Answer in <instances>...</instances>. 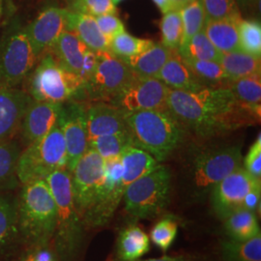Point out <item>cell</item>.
<instances>
[{
  "label": "cell",
  "mask_w": 261,
  "mask_h": 261,
  "mask_svg": "<svg viewBox=\"0 0 261 261\" xmlns=\"http://www.w3.org/2000/svg\"><path fill=\"white\" fill-rule=\"evenodd\" d=\"M37 58L25 28H9L0 40V85L16 87L31 72Z\"/></svg>",
  "instance_id": "obj_9"
},
{
  "label": "cell",
  "mask_w": 261,
  "mask_h": 261,
  "mask_svg": "<svg viewBox=\"0 0 261 261\" xmlns=\"http://www.w3.org/2000/svg\"><path fill=\"white\" fill-rule=\"evenodd\" d=\"M126 112L114 105L97 103L85 110L88 142L99 137L128 130Z\"/></svg>",
  "instance_id": "obj_18"
},
{
  "label": "cell",
  "mask_w": 261,
  "mask_h": 261,
  "mask_svg": "<svg viewBox=\"0 0 261 261\" xmlns=\"http://www.w3.org/2000/svg\"><path fill=\"white\" fill-rule=\"evenodd\" d=\"M24 261H56L53 253L44 248H37V250L31 254Z\"/></svg>",
  "instance_id": "obj_46"
},
{
  "label": "cell",
  "mask_w": 261,
  "mask_h": 261,
  "mask_svg": "<svg viewBox=\"0 0 261 261\" xmlns=\"http://www.w3.org/2000/svg\"><path fill=\"white\" fill-rule=\"evenodd\" d=\"M240 19H206L203 31L214 47L222 54L241 50L238 36Z\"/></svg>",
  "instance_id": "obj_24"
},
{
  "label": "cell",
  "mask_w": 261,
  "mask_h": 261,
  "mask_svg": "<svg viewBox=\"0 0 261 261\" xmlns=\"http://www.w3.org/2000/svg\"><path fill=\"white\" fill-rule=\"evenodd\" d=\"M241 164L239 146H222L199 152L191 166L193 195L196 197L205 196L221 180L242 167Z\"/></svg>",
  "instance_id": "obj_8"
},
{
  "label": "cell",
  "mask_w": 261,
  "mask_h": 261,
  "mask_svg": "<svg viewBox=\"0 0 261 261\" xmlns=\"http://www.w3.org/2000/svg\"><path fill=\"white\" fill-rule=\"evenodd\" d=\"M221 250L224 261H261V233L247 241L227 239Z\"/></svg>",
  "instance_id": "obj_31"
},
{
  "label": "cell",
  "mask_w": 261,
  "mask_h": 261,
  "mask_svg": "<svg viewBox=\"0 0 261 261\" xmlns=\"http://www.w3.org/2000/svg\"><path fill=\"white\" fill-rule=\"evenodd\" d=\"M69 10L48 7L25 28L30 44L37 57L51 47L60 35L67 30Z\"/></svg>",
  "instance_id": "obj_16"
},
{
  "label": "cell",
  "mask_w": 261,
  "mask_h": 261,
  "mask_svg": "<svg viewBox=\"0 0 261 261\" xmlns=\"http://www.w3.org/2000/svg\"><path fill=\"white\" fill-rule=\"evenodd\" d=\"M153 2L156 4V6L163 13V15L168 13L169 11H171V10H173L169 0H153Z\"/></svg>",
  "instance_id": "obj_47"
},
{
  "label": "cell",
  "mask_w": 261,
  "mask_h": 261,
  "mask_svg": "<svg viewBox=\"0 0 261 261\" xmlns=\"http://www.w3.org/2000/svg\"><path fill=\"white\" fill-rule=\"evenodd\" d=\"M75 208L82 220L93 207L105 179V160L88 148L71 171Z\"/></svg>",
  "instance_id": "obj_11"
},
{
  "label": "cell",
  "mask_w": 261,
  "mask_h": 261,
  "mask_svg": "<svg viewBox=\"0 0 261 261\" xmlns=\"http://www.w3.org/2000/svg\"><path fill=\"white\" fill-rule=\"evenodd\" d=\"M177 49H171L161 43L154 45L138 56L123 59L135 75L156 77L159 72Z\"/></svg>",
  "instance_id": "obj_22"
},
{
  "label": "cell",
  "mask_w": 261,
  "mask_h": 261,
  "mask_svg": "<svg viewBox=\"0 0 261 261\" xmlns=\"http://www.w3.org/2000/svg\"><path fill=\"white\" fill-rule=\"evenodd\" d=\"M161 44L171 49H178L183 39V22L180 10H171L164 14L160 22Z\"/></svg>",
  "instance_id": "obj_38"
},
{
  "label": "cell",
  "mask_w": 261,
  "mask_h": 261,
  "mask_svg": "<svg viewBox=\"0 0 261 261\" xmlns=\"http://www.w3.org/2000/svg\"><path fill=\"white\" fill-rule=\"evenodd\" d=\"M67 30L74 32L87 47L94 51L110 50V41L102 33L96 19L92 16L69 10Z\"/></svg>",
  "instance_id": "obj_21"
},
{
  "label": "cell",
  "mask_w": 261,
  "mask_h": 261,
  "mask_svg": "<svg viewBox=\"0 0 261 261\" xmlns=\"http://www.w3.org/2000/svg\"><path fill=\"white\" fill-rule=\"evenodd\" d=\"M260 199L261 188H255L245 196L242 208L250 210L256 214L257 210H259L260 207Z\"/></svg>",
  "instance_id": "obj_45"
},
{
  "label": "cell",
  "mask_w": 261,
  "mask_h": 261,
  "mask_svg": "<svg viewBox=\"0 0 261 261\" xmlns=\"http://www.w3.org/2000/svg\"><path fill=\"white\" fill-rule=\"evenodd\" d=\"M49 49L60 65L79 77H81L86 61L93 51L74 32L68 30L60 35Z\"/></svg>",
  "instance_id": "obj_20"
},
{
  "label": "cell",
  "mask_w": 261,
  "mask_h": 261,
  "mask_svg": "<svg viewBox=\"0 0 261 261\" xmlns=\"http://www.w3.org/2000/svg\"><path fill=\"white\" fill-rule=\"evenodd\" d=\"M182 58H191L197 60H208L219 62L222 56L214 45L207 38L204 31H200L187 43L181 45L177 49Z\"/></svg>",
  "instance_id": "obj_35"
},
{
  "label": "cell",
  "mask_w": 261,
  "mask_h": 261,
  "mask_svg": "<svg viewBox=\"0 0 261 261\" xmlns=\"http://www.w3.org/2000/svg\"><path fill=\"white\" fill-rule=\"evenodd\" d=\"M168 108L178 121L203 138L226 134L260 119V111L240 102L227 87L169 88Z\"/></svg>",
  "instance_id": "obj_1"
},
{
  "label": "cell",
  "mask_w": 261,
  "mask_h": 261,
  "mask_svg": "<svg viewBox=\"0 0 261 261\" xmlns=\"http://www.w3.org/2000/svg\"><path fill=\"white\" fill-rule=\"evenodd\" d=\"M125 120L133 145L165 161L177 148L183 138L181 123L169 111L126 112Z\"/></svg>",
  "instance_id": "obj_3"
},
{
  "label": "cell",
  "mask_w": 261,
  "mask_h": 261,
  "mask_svg": "<svg viewBox=\"0 0 261 261\" xmlns=\"http://www.w3.org/2000/svg\"><path fill=\"white\" fill-rule=\"evenodd\" d=\"M150 250L148 235L135 224L123 228L116 243L118 261H137Z\"/></svg>",
  "instance_id": "obj_25"
},
{
  "label": "cell",
  "mask_w": 261,
  "mask_h": 261,
  "mask_svg": "<svg viewBox=\"0 0 261 261\" xmlns=\"http://www.w3.org/2000/svg\"><path fill=\"white\" fill-rule=\"evenodd\" d=\"M206 19H241L235 0H200Z\"/></svg>",
  "instance_id": "obj_40"
},
{
  "label": "cell",
  "mask_w": 261,
  "mask_h": 261,
  "mask_svg": "<svg viewBox=\"0 0 261 261\" xmlns=\"http://www.w3.org/2000/svg\"><path fill=\"white\" fill-rule=\"evenodd\" d=\"M97 64L89 80L84 84V90L93 100H112L128 85L134 76L125 61L110 50L97 51Z\"/></svg>",
  "instance_id": "obj_10"
},
{
  "label": "cell",
  "mask_w": 261,
  "mask_h": 261,
  "mask_svg": "<svg viewBox=\"0 0 261 261\" xmlns=\"http://www.w3.org/2000/svg\"><path fill=\"white\" fill-rule=\"evenodd\" d=\"M238 7H252L253 5H256L257 3H259V0H235Z\"/></svg>",
  "instance_id": "obj_50"
},
{
  "label": "cell",
  "mask_w": 261,
  "mask_h": 261,
  "mask_svg": "<svg viewBox=\"0 0 261 261\" xmlns=\"http://www.w3.org/2000/svg\"><path fill=\"white\" fill-rule=\"evenodd\" d=\"M18 235L17 199L0 195V250Z\"/></svg>",
  "instance_id": "obj_34"
},
{
  "label": "cell",
  "mask_w": 261,
  "mask_h": 261,
  "mask_svg": "<svg viewBox=\"0 0 261 261\" xmlns=\"http://www.w3.org/2000/svg\"><path fill=\"white\" fill-rule=\"evenodd\" d=\"M56 205L55 244L63 261H72L80 252L84 239V222L75 208L71 172L67 168L53 171L45 178Z\"/></svg>",
  "instance_id": "obj_4"
},
{
  "label": "cell",
  "mask_w": 261,
  "mask_h": 261,
  "mask_svg": "<svg viewBox=\"0 0 261 261\" xmlns=\"http://www.w3.org/2000/svg\"><path fill=\"white\" fill-rule=\"evenodd\" d=\"M122 176L120 158L105 161L103 187L93 207L83 220L85 227H100L110 222L123 198L125 187Z\"/></svg>",
  "instance_id": "obj_13"
},
{
  "label": "cell",
  "mask_w": 261,
  "mask_h": 261,
  "mask_svg": "<svg viewBox=\"0 0 261 261\" xmlns=\"http://www.w3.org/2000/svg\"><path fill=\"white\" fill-rule=\"evenodd\" d=\"M20 149L16 141H0V191L11 190L18 186V162Z\"/></svg>",
  "instance_id": "obj_29"
},
{
  "label": "cell",
  "mask_w": 261,
  "mask_h": 261,
  "mask_svg": "<svg viewBox=\"0 0 261 261\" xmlns=\"http://www.w3.org/2000/svg\"><path fill=\"white\" fill-rule=\"evenodd\" d=\"M58 125L65 140L66 168L71 172L77 161L89 148L85 109L80 103H73L67 106L63 103Z\"/></svg>",
  "instance_id": "obj_15"
},
{
  "label": "cell",
  "mask_w": 261,
  "mask_h": 261,
  "mask_svg": "<svg viewBox=\"0 0 261 261\" xmlns=\"http://www.w3.org/2000/svg\"><path fill=\"white\" fill-rule=\"evenodd\" d=\"M120 160L123 167L122 183L125 189L130 183L160 166L158 161L153 158L149 153L136 146H129L124 150Z\"/></svg>",
  "instance_id": "obj_26"
},
{
  "label": "cell",
  "mask_w": 261,
  "mask_h": 261,
  "mask_svg": "<svg viewBox=\"0 0 261 261\" xmlns=\"http://www.w3.org/2000/svg\"><path fill=\"white\" fill-rule=\"evenodd\" d=\"M252 177L261 181V137L253 142L247 156L244 159V167Z\"/></svg>",
  "instance_id": "obj_43"
},
{
  "label": "cell",
  "mask_w": 261,
  "mask_h": 261,
  "mask_svg": "<svg viewBox=\"0 0 261 261\" xmlns=\"http://www.w3.org/2000/svg\"><path fill=\"white\" fill-rule=\"evenodd\" d=\"M129 146H134L129 130L99 137L89 141V148L95 150L105 161L120 158L124 150Z\"/></svg>",
  "instance_id": "obj_33"
},
{
  "label": "cell",
  "mask_w": 261,
  "mask_h": 261,
  "mask_svg": "<svg viewBox=\"0 0 261 261\" xmlns=\"http://www.w3.org/2000/svg\"><path fill=\"white\" fill-rule=\"evenodd\" d=\"M173 10H181L195 0H169Z\"/></svg>",
  "instance_id": "obj_49"
},
{
  "label": "cell",
  "mask_w": 261,
  "mask_h": 261,
  "mask_svg": "<svg viewBox=\"0 0 261 261\" xmlns=\"http://www.w3.org/2000/svg\"><path fill=\"white\" fill-rule=\"evenodd\" d=\"M177 232V222L170 218H164L152 227L149 239L163 252H167L175 241Z\"/></svg>",
  "instance_id": "obj_41"
},
{
  "label": "cell",
  "mask_w": 261,
  "mask_h": 261,
  "mask_svg": "<svg viewBox=\"0 0 261 261\" xmlns=\"http://www.w3.org/2000/svg\"><path fill=\"white\" fill-rule=\"evenodd\" d=\"M95 19L102 33L109 41H111L112 38L115 37L116 35L123 33L125 31V27L121 19L116 17L115 15H112V14L103 15V16L96 17Z\"/></svg>",
  "instance_id": "obj_44"
},
{
  "label": "cell",
  "mask_w": 261,
  "mask_h": 261,
  "mask_svg": "<svg viewBox=\"0 0 261 261\" xmlns=\"http://www.w3.org/2000/svg\"><path fill=\"white\" fill-rule=\"evenodd\" d=\"M63 103L32 100L23 114L19 128L27 145L45 137L58 125Z\"/></svg>",
  "instance_id": "obj_17"
},
{
  "label": "cell",
  "mask_w": 261,
  "mask_h": 261,
  "mask_svg": "<svg viewBox=\"0 0 261 261\" xmlns=\"http://www.w3.org/2000/svg\"><path fill=\"white\" fill-rule=\"evenodd\" d=\"M32 98L16 87L0 85V141L9 140L19 128L23 114Z\"/></svg>",
  "instance_id": "obj_19"
},
{
  "label": "cell",
  "mask_w": 261,
  "mask_h": 261,
  "mask_svg": "<svg viewBox=\"0 0 261 261\" xmlns=\"http://www.w3.org/2000/svg\"><path fill=\"white\" fill-rule=\"evenodd\" d=\"M2 8V0H0V10Z\"/></svg>",
  "instance_id": "obj_52"
},
{
  "label": "cell",
  "mask_w": 261,
  "mask_h": 261,
  "mask_svg": "<svg viewBox=\"0 0 261 261\" xmlns=\"http://www.w3.org/2000/svg\"><path fill=\"white\" fill-rule=\"evenodd\" d=\"M255 188H261V181L252 177L242 167L237 168L211 190L210 199L215 213L224 220L242 208L245 196Z\"/></svg>",
  "instance_id": "obj_14"
},
{
  "label": "cell",
  "mask_w": 261,
  "mask_h": 261,
  "mask_svg": "<svg viewBox=\"0 0 261 261\" xmlns=\"http://www.w3.org/2000/svg\"><path fill=\"white\" fill-rule=\"evenodd\" d=\"M84 83L60 65L50 53L39 62L29 79V93L38 102L64 103L82 93Z\"/></svg>",
  "instance_id": "obj_7"
},
{
  "label": "cell",
  "mask_w": 261,
  "mask_h": 261,
  "mask_svg": "<svg viewBox=\"0 0 261 261\" xmlns=\"http://www.w3.org/2000/svg\"><path fill=\"white\" fill-rule=\"evenodd\" d=\"M112 1L114 5H117V4L121 3L122 1H124V0H112Z\"/></svg>",
  "instance_id": "obj_51"
},
{
  "label": "cell",
  "mask_w": 261,
  "mask_h": 261,
  "mask_svg": "<svg viewBox=\"0 0 261 261\" xmlns=\"http://www.w3.org/2000/svg\"><path fill=\"white\" fill-rule=\"evenodd\" d=\"M240 49L252 56H261V25L257 20L241 19L238 22Z\"/></svg>",
  "instance_id": "obj_39"
},
{
  "label": "cell",
  "mask_w": 261,
  "mask_h": 261,
  "mask_svg": "<svg viewBox=\"0 0 261 261\" xmlns=\"http://www.w3.org/2000/svg\"><path fill=\"white\" fill-rule=\"evenodd\" d=\"M0 13H1V10H0Z\"/></svg>",
  "instance_id": "obj_53"
},
{
  "label": "cell",
  "mask_w": 261,
  "mask_h": 261,
  "mask_svg": "<svg viewBox=\"0 0 261 261\" xmlns=\"http://www.w3.org/2000/svg\"><path fill=\"white\" fill-rule=\"evenodd\" d=\"M137 261H187L184 256L182 255H178V256H169V255H164L162 257L159 258H150V259H144V260Z\"/></svg>",
  "instance_id": "obj_48"
},
{
  "label": "cell",
  "mask_w": 261,
  "mask_h": 261,
  "mask_svg": "<svg viewBox=\"0 0 261 261\" xmlns=\"http://www.w3.org/2000/svg\"><path fill=\"white\" fill-rule=\"evenodd\" d=\"M66 167L65 140L59 125H56L45 137L28 144L20 152L17 172L19 182L25 184L45 179L53 171Z\"/></svg>",
  "instance_id": "obj_6"
},
{
  "label": "cell",
  "mask_w": 261,
  "mask_h": 261,
  "mask_svg": "<svg viewBox=\"0 0 261 261\" xmlns=\"http://www.w3.org/2000/svg\"><path fill=\"white\" fill-rule=\"evenodd\" d=\"M70 11L92 16L94 18L103 15H116V5L112 0H71Z\"/></svg>",
  "instance_id": "obj_42"
},
{
  "label": "cell",
  "mask_w": 261,
  "mask_h": 261,
  "mask_svg": "<svg viewBox=\"0 0 261 261\" xmlns=\"http://www.w3.org/2000/svg\"><path fill=\"white\" fill-rule=\"evenodd\" d=\"M169 87L156 77L135 75L112 103L125 112L168 111Z\"/></svg>",
  "instance_id": "obj_12"
},
{
  "label": "cell",
  "mask_w": 261,
  "mask_h": 261,
  "mask_svg": "<svg viewBox=\"0 0 261 261\" xmlns=\"http://www.w3.org/2000/svg\"><path fill=\"white\" fill-rule=\"evenodd\" d=\"M219 63L230 80L260 75V57L247 54L243 50L222 54Z\"/></svg>",
  "instance_id": "obj_28"
},
{
  "label": "cell",
  "mask_w": 261,
  "mask_h": 261,
  "mask_svg": "<svg viewBox=\"0 0 261 261\" xmlns=\"http://www.w3.org/2000/svg\"><path fill=\"white\" fill-rule=\"evenodd\" d=\"M170 190L171 173L167 167L160 165L126 187L122 198L125 211L133 219L157 218L168 208Z\"/></svg>",
  "instance_id": "obj_5"
},
{
  "label": "cell",
  "mask_w": 261,
  "mask_h": 261,
  "mask_svg": "<svg viewBox=\"0 0 261 261\" xmlns=\"http://www.w3.org/2000/svg\"><path fill=\"white\" fill-rule=\"evenodd\" d=\"M154 43L152 40L135 37L124 31L110 41V51L121 59H127L140 55Z\"/></svg>",
  "instance_id": "obj_36"
},
{
  "label": "cell",
  "mask_w": 261,
  "mask_h": 261,
  "mask_svg": "<svg viewBox=\"0 0 261 261\" xmlns=\"http://www.w3.org/2000/svg\"><path fill=\"white\" fill-rule=\"evenodd\" d=\"M18 234L25 242L44 248L54 238L56 205L45 179L23 184L17 199Z\"/></svg>",
  "instance_id": "obj_2"
},
{
  "label": "cell",
  "mask_w": 261,
  "mask_h": 261,
  "mask_svg": "<svg viewBox=\"0 0 261 261\" xmlns=\"http://www.w3.org/2000/svg\"><path fill=\"white\" fill-rule=\"evenodd\" d=\"M224 221V231L230 240L247 241L260 233L256 214L250 210L240 208Z\"/></svg>",
  "instance_id": "obj_27"
},
{
  "label": "cell",
  "mask_w": 261,
  "mask_h": 261,
  "mask_svg": "<svg viewBox=\"0 0 261 261\" xmlns=\"http://www.w3.org/2000/svg\"><path fill=\"white\" fill-rule=\"evenodd\" d=\"M225 87H227L240 102L254 110L260 111V75L230 80Z\"/></svg>",
  "instance_id": "obj_32"
},
{
  "label": "cell",
  "mask_w": 261,
  "mask_h": 261,
  "mask_svg": "<svg viewBox=\"0 0 261 261\" xmlns=\"http://www.w3.org/2000/svg\"><path fill=\"white\" fill-rule=\"evenodd\" d=\"M180 12L183 22V39L181 43V45H183L191 38L203 30L206 15L200 0L193 1L180 10Z\"/></svg>",
  "instance_id": "obj_37"
},
{
  "label": "cell",
  "mask_w": 261,
  "mask_h": 261,
  "mask_svg": "<svg viewBox=\"0 0 261 261\" xmlns=\"http://www.w3.org/2000/svg\"><path fill=\"white\" fill-rule=\"evenodd\" d=\"M182 59L191 72L206 86L225 87L226 84L230 81L219 62L191 58Z\"/></svg>",
  "instance_id": "obj_30"
},
{
  "label": "cell",
  "mask_w": 261,
  "mask_h": 261,
  "mask_svg": "<svg viewBox=\"0 0 261 261\" xmlns=\"http://www.w3.org/2000/svg\"><path fill=\"white\" fill-rule=\"evenodd\" d=\"M156 79L172 89L197 90L206 86L187 67L178 50L163 66Z\"/></svg>",
  "instance_id": "obj_23"
}]
</instances>
